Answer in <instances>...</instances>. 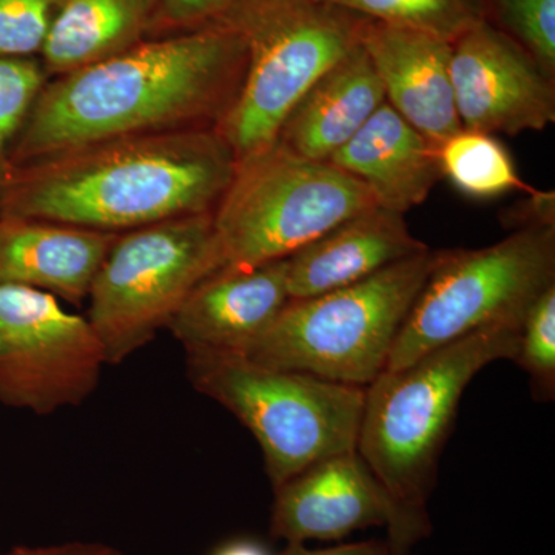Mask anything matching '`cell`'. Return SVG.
<instances>
[{"label": "cell", "mask_w": 555, "mask_h": 555, "mask_svg": "<svg viewBox=\"0 0 555 555\" xmlns=\"http://www.w3.org/2000/svg\"><path fill=\"white\" fill-rule=\"evenodd\" d=\"M554 284L555 224L518 228L483 248L434 251L386 369L408 366L481 328L521 326L532 302Z\"/></svg>", "instance_id": "7"}, {"label": "cell", "mask_w": 555, "mask_h": 555, "mask_svg": "<svg viewBox=\"0 0 555 555\" xmlns=\"http://www.w3.org/2000/svg\"><path fill=\"white\" fill-rule=\"evenodd\" d=\"M433 262L429 248L352 286L291 299L241 356L262 366L367 387L385 371Z\"/></svg>", "instance_id": "6"}, {"label": "cell", "mask_w": 555, "mask_h": 555, "mask_svg": "<svg viewBox=\"0 0 555 555\" xmlns=\"http://www.w3.org/2000/svg\"><path fill=\"white\" fill-rule=\"evenodd\" d=\"M116 238L56 222L0 219V286L38 288L82 305Z\"/></svg>", "instance_id": "17"}, {"label": "cell", "mask_w": 555, "mask_h": 555, "mask_svg": "<svg viewBox=\"0 0 555 555\" xmlns=\"http://www.w3.org/2000/svg\"><path fill=\"white\" fill-rule=\"evenodd\" d=\"M49 79L38 56H0V190L13 175L14 145Z\"/></svg>", "instance_id": "22"}, {"label": "cell", "mask_w": 555, "mask_h": 555, "mask_svg": "<svg viewBox=\"0 0 555 555\" xmlns=\"http://www.w3.org/2000/svg\"><path fill=\"white\" fill-rule=\"evenodd\" d=\"M441 173L463 195L491 199L513 190L535 193L518 177L507 150L492 134L460 130L438 145Z\"/></svg>", "instance_id": "20"}, {"label": "cell", "mask_w": 555, "mask_h": 555, "mask_svg": "<svg viewBox=\"0 0 555 555\" xmlns=\"http://www.w3.org/2000/svg\"><path fill=\"white\" fill-rule=\"evenodd\" d=\"M360 43L377 72L387 104L401 118L437 147L463 130L451 80L452 42L366 20Z\"/></svg>", "instance_id": "13"}, {"label": "cell", "mask_w": 555, "mask_h": 555, "mask_svg": "<svg viewBox=\"0 0 555 555\" xmlns=\"http://www.w3.org/2000/svg\"><path fill=\"white\" fill-rule=\"evenodd\" d=\"M520 327L481 328L408 366L385 369L366 387L357 451L408 513L429 518L427 500L463 392L488 364L514 361Z\"/></svg>", "instance_id": "3"}, {"label": "cell", "mask_w": 555, "mask_h": 555, "mask_svg": "<svg viewBox=\"0 0 555 555\" xmlns=\"http://www.w3.org/2000/svg\"><path fill=\"white\" fill-rule=\"evenodd\" d=\"M385 102L377 72L358 43L295 105L275 144L299 158L327 163Z\"/></svg>", "instance_id": "18"}, {"label": "cell", "mask_w": 555, "mask_h": 555, "mask_svg": "<svg viewBox=\"0 0 555 555\" xmlns=\"http://www.w3.org/2000/svg\"><path fill=\"white\" fill-rule=\"evenodd\" d=\"M104 364L87 318L38 288L0 286V403L38 415L80 406L100 385Z\"/></svg>", "instance_id": "10"}, {"label": "cell", "mask_w": 555, "mask_h": 555, "mask_svg": "<svg viewBox=\"0 0 555 555\" xmlns=\"http://www.w3.org/2000/svg\"><path fill=\"white\" fill-rule=\"evenodd\" d=\"M426 250L429 247L409 232L404 215L371 208L287 258L288 297L312 298L352 286Z\"/></svg>", "instance_id": "15"}, {"label": "cell", "mask_w": 555, "mask_h": 555, "mask_svg": "<svg viewBox=\"0 0 555 555\" xmlns=\"http://www.w3.org/2000/svg\"><path fill=\"white\" fill-rule=\"evenodd\" d=\"M514 361L528 372L535 393L553 400L555 393V284L532 302L520 327Z\"/></svg>", "instance_id": "24"}, {"label": "cell", "mask_w": 555, "mask_h": 555, "mask_svg": "<svg viewBox=\"0 0 555 555\" xmlns=\"http://www.w3.org/2000/svg\"><path fill=\"white\" fill-rule=\"evenodd\" d=\"M451 80L465 130L517 137L555 120V78L489 22L452 42Z\"/></svg>", "instance_id": "12"}, {"label": "cell", "mask_w": 555, "mask_h": 555, "mask_svg": "<svg viewBox=\"0 0 555 555\" xmlns=\"http://www.w3.org/2000/svg\"><path fill=\"white\" fill-rule=\"evenodd\" d=\"M366 185L378 207L404 215L443 178L438 147L387 102L327 160Z\"/></svg>", "instance_id": "16"}, {"label": "cell", "mask_w": 555, "mask_h": 555, "mask_svg": "<svg viewBox=\"0 0 555 555\" xmlns=\"http://www.w3.org/2000/svg\"><path fill=\"white\" fill-rule=\"evenodd\" d=\"M278 555H411L409 551L400 550L392 543L371 540V542L350 543V545H339L326 547V550H310L305 543H287Z\"/></svg>", "instance_id": "27"}, {"label": "cell", "mask_w": 555, "mask_h": 555, "mask_svg": "<svg viewBox=\"0 0 555 555\" xmlns=\"http://www.w3.org/2000/svg\"><path fill=\"white\" fill-rule=\"evenodd\" d=\"M0 555H120L115 547L101 543H65L57 546L14 547Z\"/></svg>", "instance_id": "28"}, {"label": "cell", "mask_w": 555, "mask_h": 555, "mask_svg": "<svg viewBox=\"0 0 555 555\" xmlns=\"http://www.w3.org/2000/svg\"><path fill=\"white\" fill-rule=\"evenodd\" d=\"M374 207L377 203L366 185L346 171L272 145L238 163L215 208L222 268L286 259Z\"/></svg>", "instance_id": "8"}, {"label": "cell", "mask_w": 555, "mask_h": 555, "mask_svg": "<svg viewBox=\"0 0 555 555\" xmlns=\"http://www.w3.org/2000/svg\"><path fill=\"white\" fill-rule=\"evenodd\" d=\"M236 159L217 129L109 139L14 167L0 219L126 233L214 214Z\"/></svg>", "instance_id": "2"}, {"label": "cell", "mask_w": 555, "mask_h": 555, "mask_svg": "<svg viewBox=\"0 0 555 555\" xmlns=\"http://www.w3.org/2000/svg\"><path fill=\"white\" fill-rule=\"evenodd\" d=\"M156 0H62L39 60L53 76L116 56L147 39Z\"/></svg>", "instance_id": "19"}, {"label": "cell", "mask_w": 555, "mask_h": 555, "mask_svg": "<svg viewBox=\"0 0 555 555\" xmlns=\"http://www.w3.org/2000/svg\"><path fill=\"white\" fill-rule=\"evenodd\" d=\"M387 526L400 550L429 535V518L408 513L358 451L332 455L275 489L270 532L287 543L339 540L358 529Z\"/></svg>", "instance_id": "11"}, {"label": "cell", "mask_w": 555, "mask_h": 555, "mask_svg": "<svg viewBox=\"0 0 555 555\" xmlns=\"http://www.w3.org/2000/svg\"><path fill=\"white\" fill-rule=\"evenodd\" d=\"M62 0H0V56H39Z\"/></svg>", "instance_id": "25"}, {"label": "cell", "mask_w": 555, "mask_h": 555, "mask_svg": "<svg viewBox=\"0 0 555 555\" xmlns=\"http://www.w3.org/2000/svg\"><path fill=\"white\" fill-rule=\"evenodd\" d=\"M291 301L287 258L254 268H222L185 299L167 328L184 349L241 353Z\"/></svg>", "instance_id": "14"}, {"label": "cell", "mask_w": 555, "mask_h": 555, "mask_svg": "<svg viewBox=\"0 0 555 555\" xmlns=\"http://www.w3.org/2000/svg\"><path fill=\"white\" fill-rule=\"evenodd\" d=\"M246 65L243 36L221 20L53 76L17 138L13 166L109 139L217 129Z\"/></svg>", "instance_id": "1"}, {"label": "cell", "mask_w": 555, "mask_h": 555, "mask_svg": "<svg viewBox=\"0 0 555 555\" xmlns=\"http://www.w3.org/2000/svg\"><path fill=\"white\" fill-rule=\"evenodd\" d=\"M485 21L524 47L555 78V0H481Z\"/></svg>", "instance_id": "23"}, {"label": "cell", "mask_w": 555, "mask_h": 555, "mask_svg": "<svg viewBox=\"0 0 555 555\" xmlns=\"http://www.w3.org/2000/svg\"><path fill=\"white\" fill-rule=\"evenodd\" d=\"M221 20L247 47L238 96L217 127L238 164L275 145L310 87L360 43L367 17L320 0H236Z\"/></svg>", "instance_id": "4"}, {"label": "cell", "mask_w": 555, "mask_h": 555, "mask_svg": "<svg viewBox=\"0 0 555 555\" xmlns=\"http://www.w3.org/2000/svg\"><path fill=\"white\" fill-rule=\"evenodd\" d=\"M236 0H156L147 39L198 30L221 20Z\"/></svg>", "instance_id": "26"}, {"label": "cell", "mask_w": 555, "mask_h": 555, "mask_svg": "<svg viewBox=\"0 0 555 555\" xmlns=\"http://www.w3.org/2000/svg\"><path fill=\"white\" fill-rule=\"evenodd\" d=\"M214 555H270L268 551L255 542H247V540H238V542L228 543L219 547Z\"/></svg>", "instance_id": "29"}, {"label": "cell", "mask_w": 555, "mask_h": 555, "mask_svg": "<svg viewBox=\"0 0 555 555\" xmlns=\"http://www.w3.org/2000/svg\"><path fill=\"white\" fill-rule=\"evenodd\" d=\"M367 20L401 25L454 42L485 21L481 0H320Z\"/></svg>", "instance_id": "21"}, {"label": "cell", "mask_w": 555, "mask_h": 555, "mask_svg": "<svg viewBox=\"0 0 555 555\" xmlns=\"http://www.w3.org/2000/svg\"><path fill=\"white\" fill-rule=\"evenodd\" d=\"M190 385L257 438L273 489L332 455L356 451L366 387L262 366L241 353L185 349Z\"/></svg>", "instance_id": "5"}, {"label": "cell", "mask_w": 555, "mask_h": 555, "mask_svg": "<svg viewBox=\"0 0 555 555\" xmlns=\"http://www.w3.org/2000/svg\"><path fill=\"white\" fill-rule=\"evenodd\" d=\"M221 268L214 214L119 233L87 298V320L107 364L122 363L152 341L190 294Z\"/></svg>", "instance_id": "9"}]
</instances>
